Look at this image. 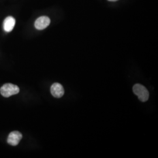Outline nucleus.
I'll return each instance as SVG.
<instances>
[{
    "label": "nucleus",
    "instance_id": "1",
    "mask_svg": "<svg viewBox=\"0 0 158 158\" xmlns=\"http://www.w3.org/2000/svg\"><path fill=\"white\" fill-rule=\"evenodd\" d=\"M133 91L139 100L142 102H147L149 97V93L147 89L140 84H136L133 87Z\"/></svg>",
    "mask_w": 158,
    "mask_h": 158
},
{
    "label": "nucleus",
    "instance_id": "2",
    "mask_svg": "<svg viewBox=\"0 0 158 158\" xmlns=\"http://www.w3.org/2000/svg\"><path fill=\"white\" fill-rule=\"evenodd\" d=\"M0 92L2 96L5 97H9L12 95L18 94L19 92V88L17 85L7 83L3 85L1 87Z\"/></svg>",
    "mask_w": 158,
    "mask_h": 158
},
{
    "label": "nucleus",
    "instance_id": "3",
    "mask_svg": "<svg viewBox=\"0 0 158 158\" xmlns=\"http://www.w3.org/2000/svg\"><path fill=\"white\" fill-rule=\"evenodd\" d=\"M23 138V135L18 131L11 132L8 137L7 142L12 146H17Z\"/></svg>",
    "mask_w": 158,
    "mask_h": 158
},
{
    "label": "nucleus",
    "instance_id": "4",
    "mask_svg": "<svg viewBox=\"0 0 158 158\" xmlns=\"http://www.w3.org/2000/svg\"><path fill=\"white\" fill-rule=\"evenodd\" d=\"M51 23V20L49 18L46 16L38 18L35 23V27L38 30H43L47 28Z\"/></svg>",
    "mask_w": 158,
    "mask_h": 158
},
{
    "label": "nucleus",
    "instance_id": "5",
    "mask_svg": "<svg viewBox=\"0 0 158 158\" xmlns=\"http://www.w3.org/2000/svg\"><path fill=\"white\" fill-rule=\"evenodd\" d=\"M52 95L56 98L62 97L64 93V90L62 85L58 83H55L52 85L51 88Z\"/></svg>",
    "mask_w": 158,
    "mask_h": 158
},
{
    "label": "nucleus",
    "instance_id": "6",
    "mask_svg": "<svg viewBox=\"0 0 158 158\" xmlns=\"http://www.w3.org/2000/svg\"><path fill=\"white\" fill-rule=\"evenodd\" d=\"M15 25V19L12 17H6L4 21V29L6 32H10L12 31Z\"/></svg>",
    "mask_w": 158,
    "mask_h": 158
},
{
    "label": "nucleus",
    "instance_id": "7",
    "mask_svg": "<svg viewBox=\"0 0 158 158\" xmlns=\"http://www.w3.org/2000/svg\"><path fill=\"white\" fill-rule=\"evenodd\" d=\"M108 1H118V0H108Z\"/></svg>",
    "mask_w": 158,
    "mask_h": 158
}]
</instances>
